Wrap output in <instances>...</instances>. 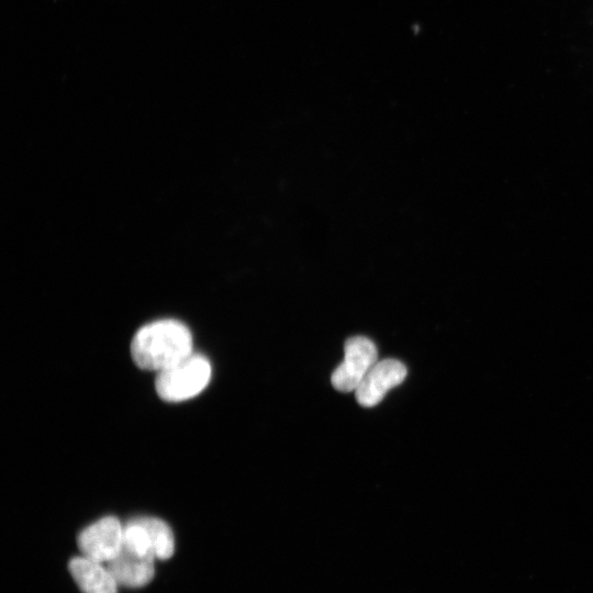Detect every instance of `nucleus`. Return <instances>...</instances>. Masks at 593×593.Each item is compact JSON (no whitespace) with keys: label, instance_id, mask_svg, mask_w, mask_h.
<instances>
[{"label":"nucleus","instance_id":"f257e3e1","mask_svg":"<svg viewBox=\"0 0 593 593\" xmlns=\"http://www.w3.org/2000/svg\"><path fill=\"white\" fill-rule=\"evenodd\" d=\"M193 353L190 329L174 318L157 320L141 327L131 343V355L141 369L161 371Z\"/></svg>","mask_w":593,"mask_h":593},{"label":"nucleus","instance_id":"f03ea898","mask_svg":"<svg viewBox=\"0 0 593 593\" xmlns=\"http://www.w3.org/2000/svg\"><path fill=\"white\" fill-rule=\"evenodd\" d=\"M212 368L202 355L191 354L158 372L155 389L166 402H181L201 393L210 382Z\"/></svg>","mask_w":593,"mask_h":593},{"label":"nucleus","instance_id":"7ed1b4c3","mask_svg":"<svg viewBox=\"0 0 593 593\" xmlns=\"http://www.w3.org/2000/svg\"><path fill=\"white\" fill-rule=\"evenodd\" d=\"M378 361V351L372 340L354 336L345 343V356L332 374L333 387L340 392L356 391L369 370Z\"/></svg>","mask_w":593,"mask_h":593},{"label":"nucleus","instance_id":"20e7f679","mask_svg":"<svg viewBox=\"0 0 593 593\" xmlns=\"http://www.w3.org/2000/svg\"><path fill=\"white\" fill-rule=\"evenodd\" d=\"M124 526L114 516H105L80 532L78 547L82 556L107 563L120 552Z\"/></svg>","mask_w":593,"mask_h":593},{"label":"nucleus","instance_id":"39448f33","mask_svg":"<svg viewBox=\"0 0 593 593\" xmlns=\"http://www.w3.org/2000/svg\"><path fill=\"white\" fill-rule=\"evenodd\" d=\"M406 367L395 359L377 361L355 391L357 402L362 406H374L387 392L402 383Z\"/></svg>","mask_w":593,"mask_h":593},{"label":"nucleus","instance_id":"423d86ee","mask_svg":"<svg viewBox=\"0 0 593 593\" xmlns=\"http://www.w3.org/2000/svg\"><path fill=\"white\" fill-rule=\"evenodd\" d=\"M155 559L154 556H141L122 546L116 557L104 564L119 585L137 589L152 581Z\"/></svg>","mask_w":593,"mask_h":593},{"label":"nucleus","instance_id":"0eeeda50","mask_svg":"<svg viewBox=\"0 0 593 593\" xmlns=\"http://www.w3.org/2000/svg\"><path fill=\"white\" fill-rule=\"evenodd\" d=\"M69 571L82 593H118L119 584L104 563L85 556L75 557Z\"/></svg>","mask_w":593,"mask_h":593},{"label":"nucleus","instance_id":"6e6552de","mask_svg":"<svg viewBox=\"0 0 593 593\" xmlns=\"http://www.w3.org/2000/svg\"><path fill=\"white\" fill-rule=\"evenodd\" d=\"M148 533L156 559L166 560L174 555L175 538L166 522L156 517L135 518Z\"/></svg>","mask_w":593,"mask_h":593}]
</instances>
